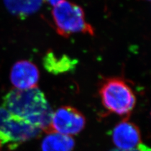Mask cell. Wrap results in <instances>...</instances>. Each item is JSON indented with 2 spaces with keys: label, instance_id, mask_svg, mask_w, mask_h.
Returning a JSON list of instances; mask_svg holds the SVG:
<instances>
[{
  "label": "cell",
  "instance_id": "3957f363",
  "mask_svg": "<svg viewBox=\"0 0 151 151\" xmlns=\"http://www.w3.org/2000/svg\"><path fill=\"white\" fill-rule=\"evenodd\" d=\"M103 105L111 113L125 116L133 110L136 98L132 88L121 78L106 79L100 89Z\"/></svg>",
  "mask_w": 151,
  "mask_h": 151
},
{
  "label": "cell",
  "instance_id": "4fadbf2b",
  "mask_svg": "<svg viewBox=\"0 0 151 151\" xmlns=\"http://www.w3.org/2000/svg\"><path fill=\"white\" fill-rule=\"evenodd\" d=\"M146 1H149V0H146Z\"/></svg>",
  "mask_w": 151,
  "mask_h": 151
},
{
  "label": "cell",
  "instance_id": "8fae6325",
  "mask_svg": "<svg viewBox=\"0 0 151 151\" xmlns=\"http://www.w3.org/2000/svg\"><path fill=\"white\" fill-rule=\"evenodd\" d=\"M44 1L50 4V5H52L54 6L55 5H56V4H58L60 2L63 1V0H44Z\"/></svg>",
  "mask_w": 151,
  "mask_h": 151
},
{
  "label": "cell",
  "instance_id": "52a82bcc",
  "mask_svg": "<svg viewBox=\"0 0 151 151\" xmlns=\"http://www.w3.org/2000/svg\"><path fill=\"white\" fill-rule=\"evenodd\" d=\"M112 140L117 149L125 150L137 149L141 144L140 130L132 122L123 120L113 129Z\"/></svg>",
  "mask_w": 151,
  "mask_h": 151
},
{
  "label": "cell",
  "instance_id": "8992f818",
  "mask_svg": "<svg viewBox=\"0 0 151 151\" xmlns=\"http://www.w3.org/2000/svg\"><path fill=\"white\" fill-rule=\"evenodd\" d=\"M39 78V69L29 60H19L11 69V83L15 89H28L37 87Z\"/></svg>",
  "mask_w": 151,
  "mask_h": 151
},
{
  "label": "cell",
  "instance_id": "7a4b0ae2",
  "mask_svg": "<svg viewBox=\"0 0 151 151\" xmlns=\"http://www.w3.org/2000/svg\"><path fill=\"white\" fill-rule=\"evenodd\" d=\"M58 34L65 37L74 34L94 35V29L86 20L83 9L78 4L63 0L55 5L52 12Z\"/></svg>",
  "mask_w": 151,
  "mask_h": 151
},
{
  "label": "cell",
  "instance_id": "ba28073f",
  "mask_svg": "<svg viewBox=\"0 0 151 151\" xmlns=\"http://www.w3.org/2000/svg\"><path fill=\"white\" fill-rule=\"evenodd\" d=\"M72 137L49 132L42 142V151H72L74 147Z\"/></svg>",
  "mask_w": 151,
  "mask_h": 151
},
{
  "label": "cell",
  "instance_id": "6da1fadb",
  "mask_svg": "<svg viewBox=\"0 0 151 151\" xmlns=\"http://www.w3.org/2000/svg\"><path fill=\"white\" fill-rule=\"evenodd\" d=\"M3 107L19 119L42 131L50 132L53 111L40 89H13L3 98Z\"/></svg>",
  "mask_w": 151,
  "mask_h": 151
},
{
  "label": "cell",
  "instance_id": "9c48e42d",
  "mask_svg": "<svg viewBox=\"0 0 151 151\" xmlns=\"http://www.w3.org/2000/svg\"><path fill=\"white\" fill-rule=\"evenodd\" d=\"M76 61L68 55H58L50 52L44 59L45 68L53 74L63 73L75 68Z\"/></svg>",
  "mask_w": 151,
  "mask_h": 151
},
{
  "label": "cell",
  "instance_id": "30bf717a",
  "mask_svg": "<svg viewBox=\"0 0 151 151\" xmlns=\"http://www.w3.org/2000/svg\"><path fill=\"white\" fill-rule=\"evenodd\" d=\"M8 10L13 15L25 17L37 12L43 0H3Z\"/></svg>",
  "mask_w": 151,
  "mask_h": 151
},
{
  "label": "cell",
  "instance_id": "5b68a950",
  "mask_svg": "<svg viewBox=\"0 0 151 151\" xmlns=\"http://www.w3.org/2000/svg\"><path fill=\"white\" fill-rule=\"evenodd\" d=\"M85 124L86 119L81 112L74 107L64 106L53 112L50 132L71 137L81 132Z\"/></svg>",
  "mask_w": 151,
  "mask_h": 151
},
{
  "label": "cell",
  "instance_id": "7c38bea8",
  "mask_svg": "<svg viewBox=\"0 0 151 151\" xmlns=\"http://www.w3.org/2000/svg\"><path fill=\"white\" fill-rule=\"evenodd\" d=\"M110 151H140L137 148V149H132V150H121V149H113Z\"/></svg>",
  "mask_w": 151,
  "mask_h": 151
},
{
  "label": "cell",
  "instance_id": "277c9868",
  "mask_svg": "<svg viewBox=\"0 0 151 151\" xmlns=\"http://www.w3.org/2000/svg\"><path fill=\"white\" fill-rule=\"evenodd\" d=\"M42 130L0 107V144L17 145L39 136Z\"/></svg>",
  "mask_w": 151,
  "mask_h": 151
}]
</instances>
